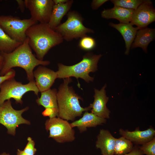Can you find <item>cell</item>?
Listing matches in <instances>:
<instances>
[{"instance_id": "5b68a950", "label": "cell", "mask_w": 155, "mask_h": 155, "mask_svg": "<svg viewBox=\"0 0 155 155\" xmlns=\"http://www.w3.org/2000/svg\"><path fill=\"white\" fill-rule=\"evenodd\" d=\"M67 15V20L55 30L61 35L63 40L69 41L73 39L81 38L86 36L87 33H94L93 30L83 25L84 19L77 12L70 11Z\"/></svg>"}, {"instance_id": "52a82bcc", "label": "cell", "mask_w": 155, "mask_h": 155, "mask_svg": "<svg viewBox=\"0 0 155 155\" xmlns=\"http://www.w3.org/2000/svg\"><path fill=\"white\" fill-rule=\"evenodd\" d=\"M31 18L22 19L11 15L0 16V26L12 39L23 43L27 37L26 32L31 26L37 23Z\"/></svg>"}, {"instance_id": "4dcf8cb0", "label": "cell", "mask_w": 155, "mask_h": 155, "mask_svg": "<svg viewBox=\"0 0 155 155\" xmlns=\"http://www.w3.org/2000/svg\"><path fill=\"white\" fill-rule=\"evenodd\" d=\"M16 1L18 5V8L21 12L23 13L26 7L24 0H16Z\"/></svg>"}, {"instance_id": "ffe728a7", "label": "cell", "mask_w": 155, "mask_h": 155, "mask_svg": "<svg viewBox=\"0 0 155 155\" xmlns=\"http://www.w3.org/2000/svg\"><path fill=\"white\" fill-rule=\"evenodd\" d=\"M73 2L72 0H68L65 3L53 5L48 23L50 28L55 30V28L61 24L62 18L68 12Z\"/></svg>"}, {"instance_id": "5bb4252c", "label": "cell", "mask_w": 155, "mask_h": 155, "mask_svg": "<svg viewBox=\"0 0 155 155\" xmlns=\"http://www.w3.org/2000/svg\"><path fill=\"white\" fill-rule=\"evenodd\" d=\"M105 85L100 90L94 89V100L89 106L91 113L97 116L105 119L110 118V111L106 106L108 98L106 95Z\"/></svg>"}, {"instance_id": "8992f818", "label": "cell", "mask_w": 155, "mask_h": 155, "mask_svg": "<svg viewBox=\"0 0 155 155\" xmlns=\"http://www.w3.org/2000/svg\"><path fill=\"white\" fill-rule=\"evenodd\" d=\"M0 106L6 100L13 98L16 103L22 104L23 96L27 92H34L38 95L39 90L35 81L29 82L26 84L17 82L14 78L6 80L0 85Z\"/></svg>"}, {"instance_id": "8fae6325", "label": "cell", "mask_w": 155, "mask_h": 155, "mask_svg": "<svg viewBox=\"0 0 155 155\" xmlns=\"http://www.w3.org/2000/svg\"><path fill=\"white\" fill-rule=\"evenodd\" d=\"M150 0L145 1L134 10L130 23L140 29L143 28L155 20V11Z\"/></svg>"}, {"instance_id": "603a6c76", "label": "cell", "mask_w": 155, "mask_h": 155, "mask_svg": "<svg viewBox=\"0 0 155 155\" xmlns=\"http://www.w3.org/2000/svg\"><path fill=\"white\" fill-rule=\"evenodd\" d=\"M133 144L124 137L115 138L114 155H122L127 154L133 149Z\"/></svg>"}, {"instance_id": "ba28073f", "label": "cell", "mask_w": 155, "mask_h": 155, "mask_svg": "<svg viewBox=\"0 0 155 155\" xmlns=\"http://www.w3.org/2000/svg\"><path fill=\"white\" fill-rule=\"evenodd\" d=\"M28 108L27 107L21 110H16L12 107L10 100H7L0 106V124L6 128L8 134L15 135L16 129L19 125L30 124V121L22 116V113Z\"/></svg>"}, {"instance_id": "44dd1931", "label": "cell", "mask_w": 155, "mask_h": 155, "mask_svg": "<svg viewBox=\"0 0 155 155\" xmlns=\"http://www.w3.org/2000/svg\"><path fill=\"white\" fill-rule=\"evenodd\" d=\"M155 29L146 27L139 29L137 31L131 49L141 48L145 52L149 44L155 38Z\"/></svg>"}, {"instance_id": "cb8c5ba5", "label": "cell", "mask_w": 155, "mask_h": 155, "mask_svg": "<svg viewBox=\"0 0 155 155\" xmlns=\"http://www.w3.org/2000/svg\"><path fill=\"white\" fill-rule=\"evenodd\" d=\"M111 1L113 3L114 6L135 10L145 0H112Z\"/></svg>"}, {"instance_id": "484cf974", "label": "cell", "mask_w": 155, "mask_h": 155, "mask_svg": "<svg viewBox=\"0 0 155 155\" xmlns=\"http://www.w3.org/2000/svg\"><path fill=\"white\" fill-rule=\"evenodd\" d=\"M140 149L146 155H155V137L141 146Z\"/></svg>"}, {"instance_id": "d4e9b609", "label": "cell", "mask_w": 155, "mask_h": 155, "mask_svg": "<svg viewBox=\"0 0 155 155\" xmlns=\"http://www.w3.org/2000/svg\"><path fill=\"white\" fill-rule=\"evenodd\" d=\"M96 45L95 40L91 37L87 36L82 38L79 43V46L81 49L87 51L94 49Z\"/></svg>"}, {"instance_id": "e575fe53", "label": "cell", "mask_w": 155, "mask_h": 155, "mask_svg": "<svg viewBox=\"0 0 155 155\" xmlns=\"http://www.w3.org/2000/svg\"><path fill=\"white\" fill-rule=\"evenodd\" d=\"M0 155H10L9 154L6 153L4 152L1 154Z\"/></svg>"}, {"instance_id": "4fadbf2b", "label": "cell", "mask_w": 155, "mask_h": 155, "mask_svg": "<svg viewBox=\"0 0 155 155\" xmlns=\"http://www.w3.org/2000/svg\"><path fill=\"white\" fill-rule=\"evenodd\" d=\"M33 74L36 85L41 92L50 89L55 80L58 78L57 71L41 66L33 71Z\"/></svg>"}, {"instance_id": "83f0119b", "label": "cell", "mask_w": 155, "mask_h": 155, "mask_svg": "<svg viewBox=\"0 0 155 155\" xmlns=\"http://www.w3.org/2000/svg\"><path fill=\"white\" fill-rule=\"evenodd\" d=\"M15 74V71L12 69L4 75L0 76V85L5 81L14 78Z\"/></svg>"}, {"instance_id": "6da1fadb", "label": "cell", "mask_w": 155, "mask_h": 155, "mask_svg": "<svg viewBox=\"0 0 155 155\" xmlns=\"http://www.w3.org/2000/svg\"><path fill=\"white\" fill-rule=\"evenodd\" d=\"M3 59V64L0 71V76L5 74L13 67H19L26 71L27 79L29 82L34 81L33 69L39 65H49L48 61L38 59L32 53L27 37L24 42L12 52L10 53L0 52Z\"/></svg>"}, {"instance_id": "e0dca14e", "label": "cell", "mask_w": 155, "mask_h": 155, "mask_svg": "<svg viewBox=\"0 0 155 155\" xmlns=\"http://www.w3.org/2000/svg\"><path fill=\"white\" fill-rule=\"evenodd\" d=\"M106 119L95 115L92 113L85 111L82 117L71 123L72 128L77 127L80 133L86 131L87 127H94L106 123Z\"/></svg>"}, {"instance_id": "ac0fdd59", "label": "cell", "mask_w": 155, "mask_h": 155, "mask_svg": "<svg viewBox=\"0 0 155 155\" xmlns=\"http://www.w3.org/2000/svg\"><path fill=\"white\" fill-rule=\"evenodd\" d=\"M134 11L133 9L114 6L112 8L104 9L101 12V16L107 19H116L120 23H128L131 22Z\"/></svg>"}, {"instance_id": "30bf717a", "label": "cell", "mask_w": 155, "mask_h": 155, "mask_svg": "<svg viewBox=\"0 0 155 155\" xmlns=\"http://www.w3.org/2000/svg\"><path fill=\"white\" fill-rule=\"evenodd\" d=\"M26 7L29 10L33 20L48 24L54 4L53 0H25Z\"/></svg>"}, {"instance_id": "7c38bea8", "label": "cell", "mask_w": 155, "mask_h": 155, "mask_svg": "<svg viewBox=\"0 0 155 155\" xmlns=\"http://www.w3.org/2000/svg\"><path fill=\"white\" fill-rule=\"evenodd\" d=\"M57 91L55 89H50L41 92V96L36 100L38 105L45 108L42 115L49 118L58 117V109L57 99Z\"/></svg>"}, {"instance_id": "f1b7e54d", "label": "cell", "mask_w": 155, "mask_h": 155, "mask_svg": "<svg viewBox=\"0 0 155 155\" xmlns=\"http://www.w3.org/2000/svg\"><path fill=\"white\" fill-rule=\"evenodd\" d=\"M108 1V0H93L91 4L92 8L93 9H97Z\"/></svg>"}, {"instance_id": "836d02e7", "label": "cell", "mask_w": 155, "mask_h": 155, "mask_svg": "<svg viewBox=\"0 0 155 155\" xmlns=\"http://www.w3.org/2000/svg\"><path fill=\"white\" fill-rule=\"evenodd\" d=\"M3 64V59L2 57L0 55V71L2 68Z\"/></svg>"}, {"instance_id": "4316f807", "label": "cell", "mask_w": 155, "mask_h": 155, "mask_svg": "<svg viewBox=\"0 0 155 155\" xmlns=\"http://www.w3.org/2000/svg\"><path fill=\"white\" fill-rule=\"evenodd\" d=\"M27 140L28 142L23 151L29 155H34L37 151L34 147L35 142L30 137H28Z\"/></svg>"}, {"instance_id": "f546056e", "label": "cell", "mask_w": 155, "mask_h": 155, "mask_svg": "<svg viewBox=\"0 0 155 155\" xmlns=\"http://www.w3.org/2000/svg\"><path fill=\"white\" fill-rule=\"evenodd\" d=\"M143 152L139 148V146L135 145L134 146L132 150L129 153L122 155H143Z\"/></svg>"}, {"instance_id": "7a4b0ae2", "label": "cell", "mask_w": 155, "mask_h": 155, "mask_svg": "<svg viewBox=\"0 0 155 155\" xmlns=\"http://www.w3.org/2000/svg\"><path fill=\"white\" fill-rule=\"evenodd\" d=\"M26 34L31 49L35 53L37 58L41 61L51 49L63 40L59 33L46 23H37L31 26L26 30Z\"/></svg>"}, {"instance_id": "7402d4cb", "label": "cell", "mask_w": 155, "mask_h": 155, "mask_svg": "<svg viewBox=\"0 0 155 155\" xmlns=\"http://www.w3.org/2000/svg\"><path fill=\"white\" fill-rule=\"evenodd\" d=\"M22 43L11 38L0 26V52L11 53Z\"/></svg>"}, {"instance_id": "277c9868", "label": "cell", "mask_w": 155, "mask_h": 155, "mask_svg": "<svg viewBox=\"0 0 155 155\" xmlns=\"http://www.w3.org/2000/svg\"><path fill=\"white\" fill-rule=\"evenodd\" d=\"M102 55H93L88 53L85 55L79 62L72 65L67 66L61 63L58 64V70L57 71L58 78L65 79L71 77L82 79L86 82H93L94 78L89 73L97 69V64Z\"/></svg>"}, {"instance_id": "d6986e66", "label": "cell", "mask_w": 155, "mask_h": 155, "mask_svg": "<svg viewBox=\"0 0 155 155\" xmlns=\"http://www.w3.org/2000/svg\"><path fill=\"white\" fill-rule=\"evenodd\" d=\"M109 25L118 30L122 36L125 42L126 48L125 54L128 55L135 37L137 32L140 29L138 27H133L130 22L119 24L110 22Z\"/></svg>"}, {"instance_id": "9a60e30c", "label": "cell", "mask_w": 155, "mask_h": 155, "mask_svg": "<svg viewBox=\"0 0 155 155\" xmlns=\"http://www.w3.org/2000/svg\"><path fill=\"white\" fill-rule=\"evenodd\" d=\"M119 131L122 136L129 140L133 144L138 145L150 141L155 137V130L152 127L144 131H140L137 128L133 131L122 128L120 129Z\"/></svg>"}, {"instance_id": "1f68e13d", "label": "cell", "mask_w": 155, "mask_h": 155, "mask_svg": "<svg viewBox=\"0 0 155 155\" xmlns=\"http://www.w3.org/2000/svg\"><path fill=\"white\" fill-rule=\"evenodd\" d=\"M68 1V0H53L54 5L64 3Z\"/></svg>"}, {"instance_id": "9c48e42d", "label": "cell", "mask_w": 155, "mask_h": 155, "mask_svg": "<svg viewBox=\"0 0 155 155\" xmlns=\"http://www.w3.org/2000/svg\"><path fill=\"white\" fill-rule=\"evenodd\" d=\"M45 129L49 131V137H51L59 143L72 142L75 139V131L67 121L59 117L47 119L45 123Z\"/></svg>"}, {"instance_id": "2e32d148", "label": "cell", "mask_w": 155, "mask_h": 155, "mask_svg": "<svg viewBox=\"0 0 155 155\" xmlns=\"http://www.w3.org/2000/svg\"><path fill=\"white\" fill-rule=\"evenodd\" d=\"M96 146L100 149L102 155H114L115 138L108 130H100L97 136Z\"/></svg>"}, {"instance_id": "d6a6232c", "label": "cell", "mask_w": 155, "mask_h": 155, "mask_svg": "<svg viewBox=\"0 0 155 155\" xmlns=\"http://www.w3.org/2000/svg\"><path fill=\"white\" fill-rule=\"evenodd\" d=\"M17 155H29L25 153L23 150H21L18 149L17 152Z\"/></svg>"}, {"instance_id": "3957f363", "label": "cell", "mask_w": 155, "mask_h": 155, "mask_svg": "<svg viewBox=\"0 0 155 155\" xmlns=\"http://www.w3.org/2000/svg\"><path fill=\"white\" fill-rule=\"evenodd\" d=\"M72 81L70 78L64 79L57 94L58 117L67 121H73L76 117H81L83 112L91 109L89 106L84 108L81 106L79 100L82 98L68 85Z\"/></svg>"}]
</instances>
